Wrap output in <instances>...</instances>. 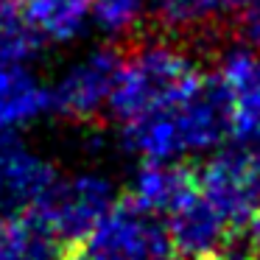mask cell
Segmentation results:
<instances>
[{"instance_id":"6da1fadb","label":"cell","mask_w":260,"mask_h":260,"mask_svg":"<svg viewBox=\"0 0 260 260\" xmlns=\"http://www.w3.org/2000/svg\"><path fill=\"white\" fill-rule=\"evenodd\" d=\"M230 137V104L215 76H202L165 112L120 123V143L143 162H182L204 157Z\"/></svg>"},{"instance_id":"7a4b0ae2","label":"cell","mask_w":260,"mask_h":260,"mask_svg":"<svg viewBox=\"0 0 260 260\" xmlns=\"http://www.w3.org/2000/svg\"><path fill=\"white\" fill-rule=\"evenodd\" d=\"M202 76L196 59L182 45L171 40H143L123 53L107 112L118 126L165 112L182 101Z\"/></svg>"},{"instance_id":"3957f363","label":"cell","mask_w":260,"mask_h":260,"mask_svg":"<svg viewBox=\"0 0 260 260\" xmlns=\"http://www.w3.org/2000/svg\"><path fill=\"white\" fill-rule=\"evenodd\" d=\"M118 199V187L107 174L87 168L76 174H56L45 196L37 202L34 213L42 215L45 224L73 249L84 243V238Z\"/></svg>"},{"instance_id":"277c9868","label":"cell","mask_w":260,"mask_h":260,"mask_svg":"<svg viewBox=\"0 0 260 260\" xmlns=\"http://www.w3.org/2000/svg\"><path fill=\"white\" fill-rule=\"evenodd\" d=\"M81 252L87 260H174L168 230L159 213L137 204L135 199H118L95 230L84 238Z\"/></svg>"},{"instance_id":"5b68a950","label":"cell","mask_w":260,"mask_h":260,"mask_svg":"<svg viewBox=\"0 0 260 260\" xmlns=\"http://www.w3.org/2000/svg\"><path fill=\"white\" fill-rule=\"evenodd\" d=\"M123 53L112 45H92L73 59L51 87V115L70 123H92L109 107Z\"/></svg>"},{"instance_id":"8992f818","label":"cell","mask_w":260,"mask_h":260,"mask_svg":"<svg viewBox=\"0 0 260 260\" xmlns=\"http://www.w3.org/2000/svg\"><path fill=\"white\" fill-rule=\"evenodd\" d=\"M215 79L230 104V135L238 143L260 140V48L243 40L226 45Z\"/></svg>"},{"instance_id":"52a82bcc","label":"cell","mask_w":260,"mask_h":260,"mask_svg":"<svg viewBox=\"0 0 260 260\" xmlns=\"http://www.w3.org/2000/svg\"><path fill=\"white\" fill-rule=\"evenodd\" d=\"M56 174V165L37 154L20 132L0 135V218L34 210Z\"/></svg>"},{"instance_id":"ba28073f","label":"cell","mask_w":260,"mask_h":260,"mask_svg":"<svg viewBox=\"0 0 260 260\" xmlns=\"http://www.w3.org/2000/svg\"><path fill=\"white\" fill-rule=\"evenodd\" d=\"M162 218L174 254L185 260H215L232 232V224L199 193V187Z\"/></svg>"},{"instance_id":"9c48e42d","label":"cell","mask_w":260,"mask_h":260,"mask_svg":"<svg viewBox=\"0 0 260 260\" xmlns=\"http://www.w3.org/2000/svg\"><path fill=\"white\" fill-rule=\"evenodd\" d=\"M196 187L232 226L243 224L257 210L252 202V193H249L246 176H243L238 143L215 148L213 157L207 159V165L199 174Z\"/></svg>"},{"instance_id":"30bf717a","label":"cell","mask_w":260,"mask_h":260,"mask_svg":"<svg viewBox=\"0 0 260 260\" xmlns=\"http://www.w3.org/2000/svg\"><path fill=\"white\" fill-rule=\"evenodd\" d=\"M51 115V87L31 64H0V135Z\"/></svg>"},{"instance_id":"8fae6325","label":"cell","mask_w":260,"mask_h":260,"mask_svg":"<svg viewBox=\"0 0 260 260\" xmlns=\"http://www.w3.org/2000/svg\"><path fill=\"white\" fill-rule=\"evenodd\" d=\"M68 252L70 246L34 210L0 218V260H62Z\"/></svg>"},{"instance_id":"7c38bea8","label":"cell","mask_w":260,"mask_h":260,"mask_svg":"<svg viewBox=\"0 0 260 260\" xmlns=\"http://www.w3.org/2000/svg\"><path fill=\"white\" fill-rule=\"evenodd\" d=\"M196 190V176L182 162H143L132 179V199L165 215Z\"/></svg>"},{"instance_id":"4fadbf2b","label":"cell","mask_w":260,"mask_h":260,"mask_svg":"<svg viewBox=\"0 0 260 260\" xmlns=\"http://www.w3.org/2000/svg\"><path fill=\"white\" fill-rule=\"evenodd\" d=\"M25 9L48 45H73L92 31V0H25Z\"/></svg>"},{"instance_id":"5bb4252c","label":"cell","mask_w":260,"mask_h":260,"mask_svg":"<svg viewBox=\"0 0 260 260\" xmlns=\"http://www.w3.org/2000/svg\"><path fill=\"white\" fill-rule=\"evenodd\" d=\"M45 45V37L28 17L25 0H0V64H31Z\"/></svg>"},{"instance_id":"9a60e30c","label":"cell","mask_w":260,"mask_h":260,"mask_svg":"<svg viewBox=\"0 0 260 260\" xmlns=\"http://www.w3.org/2000/svg\"><path fill=\"white\" fill-rule=\"evenodd\" d=\"M246 3L249 0H151V9L165 25L190 31L238 14Z\"/></svg>"},{"instance_id":"2e32d148","label":"cell","mask_w":260,"mask_h":260,"mask_svg":"<svg viewBox=\"0 0 260 260\" xmlns=\"http://www.w3.org/2000/svg\"><path fill=\"white\" fill-rule=\"evenodd\" d=\"M151 0H92V28L107 40L118 42L137 34Z\"/></svg>"},{"instance_id":"e0dca14e","label":"cell","mask_w":260,"mask_h":260,"mask_svg":"<svg viewBox=\"0 0 260 260\" xmlns=\"http://www.w3.org/2000/svg\"><path fill=\"white\" fill-rule=\"evenodd\" d=\"M238 148H241V165H243L249 193H252V202H254V207H260V140L238 143Z\"/></svg>"},{"instance_id":"ac0fdd59","label":"cell","mask_w":260,"mask_h":260,"mask_svg":"<svg viewBox=\"0 0 260 260\" xmlns=\"http://www.w3.org/2000/svg\"><path fill=\"white\" fill-rule=\"evenodd\" d=\"M243 224H246V232H243V235H246V241H249V246H252L254 257L260 260V207L254 210Z\"/></svg>"},{"instance_id":"d6986e66","label":"cell","mask_w":260,"mask_h":260,"mask_svg":"<svg viewBox=\"0 0 260 260\" xmlns=\"http://www.w3.org/2000/svg\"><path fill=\"white\" fill-rule=\"evenodd\" d=\"M62 260H87V257H84V252H81V249H79V246H76V249H70V252H68V254H64V257H62Z\"/></svg>"}]
</instances>
